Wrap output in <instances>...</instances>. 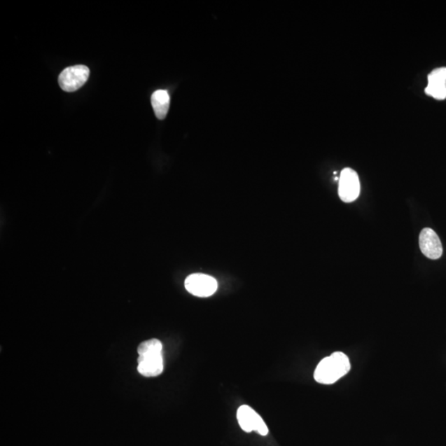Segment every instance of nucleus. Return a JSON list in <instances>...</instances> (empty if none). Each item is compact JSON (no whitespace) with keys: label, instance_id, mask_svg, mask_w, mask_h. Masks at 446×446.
<instances>
[{"label":"nucleus","instance_id":"1","mask_svg":"<svg viewBox=\"0 0 446 446\" xmlns=\"http://www.w3.org/2000/svg\"><path fill=\"white\" fill-rule=\"evenodd\" d=\"M351 362L342 352H335L326 357L316 366L314 379L321 384H333L351 370Z\"/></svg>","mask_w":446,"mask_h":446},{"label":"nucleus","instance_id":"2","mask_svg":"<svg viewBox=\"0 0 446 446\" xmlns=\"http://www.w3.org/2000/svg\"><path fill=\"white\" fill-rule=\"evenodd\" d=\"M90 73V69L85 66L79 65L66 68L60 74L59 85L64 91H76L88 81Z\"/></svg>","mask_w":446,"mask_h":446},{"label":"nucleus","instance_id":"3","mask_svg":"<svg viewBox=\"0 0 446 446\" xmlns=\"http://www.w3.org/2000/svg\"><path fill=\"white\" fill-rule=\"evenodd\" d=\"M185 286L188 293L196 297L208 298L217 291L218 282L211 276L204 274H193L188 276Z\"/></svg>","mask_w":446,"mask_h":446},{"label":"nucleus","instance_id":"4","mask_svg":"<svg viewBox=\"0 0 446 446\" xmlns=\"http://www.w3.org/2000/svg\"><path fill=\"white\" fill-rule=\"evenodd\" d=\"M361 192L358 174L351 168L342 169L339 179L338 194L344 203H351L358 199Z\"/></svg>","mask_w":446,"mask_h":446},{"label":"nucleus","instance_id":"5","mask_svg":"<svg viewBox=\"0 0 446 446\" xmlns=\"http://www.w3.org/2000/svg\"><path fill=\"white\" fill-rule=\"evenodd\" d=\"M237 421L241 428L246 432L256 431L261 435L269 433V429L263 419L255 410L247 405H242L238 408L237 413Z\"/></svg>","mask_w":446,"mask_h":446},{"label":"nucleus","instance_id":"6","mask_svg":"<svg viewBox=\"0 0 446 446\" xmlns=\"http://www.w3.org/2000/svg\"><path fill=\"white\" fill-rule=\"evenodd\" d=\"M419 246L422 254L431 260H438L442 256L443 248L440 238L431 228H424L420 233Z\"/></svg>","mask_w":446,"mask_h":446},{"label":"nucleus","instance_id":"7","mask_svg":"<svg viewBox=\"0 0 446 446\" xmlns=\"http://www.w3.org/2000/svg\"><path fill=\"white\" fill-rule=\"evenodd\" d=\"M425 92L435 99L446 98V67L435 69L429 74L428 85Z\"/></svg>","mask_w":446,"mask_h":446},{"label":"nucleus","instance_id":"8","mask_svg":"<svg viewBox=\"0 0 446 446\" xmlns=\"http://www.w3.org/2000/svg\"><path fill=\"white\" fill-rule=\"evenodd\" d=\"M137 361V370L141 375L156 377L162 374L164 370L162 353L139 356Z\"/></svg>","mask_w":446,"mask_h":446},{"label":"nucleus","instance_id":"9","mask_svg":"<svg viewBox=\"0 0 446 446\" xmlns=\"http://www.w3.org/2000/svg\"><path fill=\"white\" fill-rule=\"evenodd\" d=\"M169 103H171V98L167 90H156L151 96V104H153L155 116L160 120L167 117Z\"/></svg>","mask_w":446,"mask_h":446},{"label":"nucleus","instance_id":"10","mask_svg":"<svg viewBox=\"0 0 446 446\" xmlns=\"http://www.w3.org/2000/svg\"><path fill=\"white\" fill-rule=\"evenodd\" d=\"M162 343L158 339H151L140 344L137 348L139 356L150 355V354L162 353Z\"/></svg>","mask_w":446,"mask_h":446}]
</instances>
